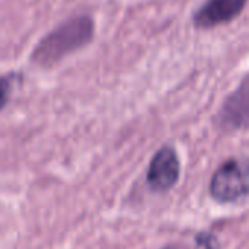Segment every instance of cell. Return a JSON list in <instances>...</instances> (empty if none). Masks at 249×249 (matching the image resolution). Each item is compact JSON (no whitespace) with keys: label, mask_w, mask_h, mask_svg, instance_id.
Wrapping results in <instances>:
<instances>
[{"label":"cell","mask_w":249,"mask_h":249,"mask_svg":"<svg viewBox=\"0 0 249 249\" xmlns=\"http://www.w3.org/2000/svg\"><path fill=\"white\" fill-rule=\"evenodd\" d=\"M94 21L88 15H78L63 21L38 41L31 53V62L40 68L57 65L89 44L94 38Z\"/></svg>","instance_id":"6da1fadb"},{"label":"cell","mask_w":249,"mask_h":249,"mask_svg":"<svg viewBox=\"0 0 249 249\" xmlns=\"http://www.w3.org/2000/svg\"><path fill=\"white\" fill-rule=\"evenodd\" d=\"M210 195L217 202H234L249 195V159L231 157L217 167L210 180Z\"/></svg>","instance_id":"7a4b0ae2"},{"label":"cell","mask_w":249,"mask_h":249,"mask_svg":"<svg viewBox=\"0 0 249 249\" xmlns=\"http://www.w3.org/2000/svg\"><path fill=\"white\" fill-rule=\"evenodd\" d=\"M147 185L154 192H167L180 178V160L172 145H163L154 153L147 169Z\"/></svg>","instance_id":"3957f363"},{"label":"cell","mask_w":249,"mask_h":249,"mask_svg":"<svg viewBox=\"0 0 249 249\" xmlns=\"http://www.w3.org/2000/svg\"><path fill=\"white\" fill-rule=\"evenodd\" d=\"M249 0H204L192 14V24L198 30H214L236 21Z\"/></svg>","instance_id":"277c9868"},{"label":"cell","mask_w":249,"mask_h":249,"mask_svg":"<svg viewBox=\"0 0 249 249\" xmlns=\"http://www.w3.org/2000/svg\"><path fill=\"white\" fill-rule=\"evenodd\" d=\"M217 120L220 126L227 131L249 129V73L224 100Z\"/></svg>","instance_id":"5b68a950"},{"label":"cell","mask_w":249,"mask_h":249,"mask_svg":"<svg viewBox=\"0 0 249 249\" xmlns=\"http://www.w3.org/2000/svg\"><path fill=\"white\" fill-rule=\"evenodd\" d=\"M14 75H5L0 76V111H2L6 104L9 103L11 94H12V87H14Z\"/></svg>","instance_id":"8992f818"},{"label":"cell","mask_w":249,"mask_h":249,"mask_svg":"<svg viewBox=\"0 0 249 249\" xmlns=\"http://www.w3.org/2000/svg\"><path fill=\"white\" fill-rule=\"evenodd\" d=\"M196 242H198V246L202 249H215L217 248L215 239L211 234H199L196 237Z\"/></svg>","instance_id":"52a82bcc"},{"label":"cell","mask_w":249,"mask_h":249,"mask_svg":"<svg viewBox=\"0 0 249 249\" xmlns=\"http://www.w3.org/2000/svg\"><path fill=\"white\" fill-rule=\"evenodd\" d=\"M164 249H172V248H164Z\"/></svg>","instance_id":"ba28073f"}]
</instances>
